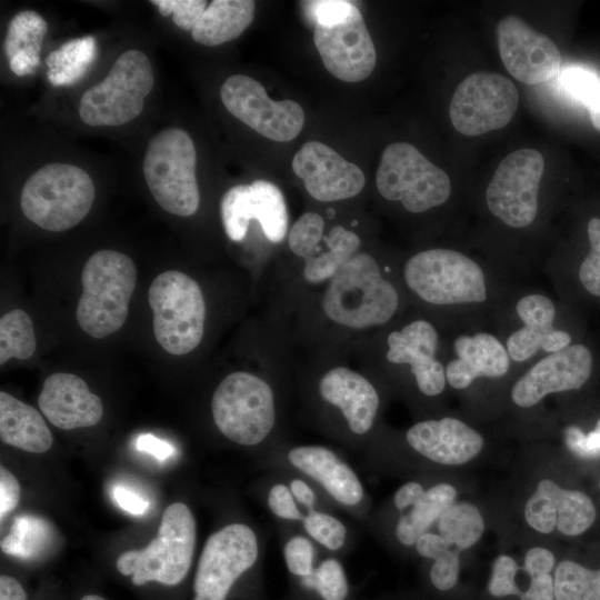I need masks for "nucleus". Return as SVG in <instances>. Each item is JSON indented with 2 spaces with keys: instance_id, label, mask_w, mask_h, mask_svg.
<instances>
[{
  "instance_id": "27",
  "label": "nucleus",
  "mask_w": 600,
  "mask_h": 600,
  "mask_svg": "<svg viewBox=\"0 0 600 600\" xmlns=\"http://www.w3.org/2000/svg\"><path fill=\"white\" fill-rule=\"evenodd\" d=\"M453 349L457 358L447 364L446 379L454 389H466L481 377L499 378L508 372V351L491 333L460 336Z\"/></svg>"
},
{
  "instance_id": "8",
  "label": "nucleus",
  "mask_w": 600,
  "mask_h": 600,
  "mask_svg": "<svg viewBox=\"0 0 600 600\" xmlns=\"http://www.w3.org/2000/svg\"><path fill=\"white\" fill-rule=\"evenodd\" d=\"M153 84L149 58L138 49H129L117 58L101 82L83 92L79 116L92 127L122 126L142 112Z\"/></svg>"
},
{
  "instance_id": "14",
  "label": "nucleus",
  "mask_w": 600,
  "mask_h": 600,
  "mask_svg": "<svg viewBox=\"0 0 600 600\" xmlns=\"http://www.w3.org/2000/svg\"><path fill=\"white\" fill-rule=\"evenodd\" d=\"M220 98L233 117L274 141L294 139L304 123V111L298 102L270 99L264 87L249 76L229 77L220 88Z\"/></svg>"
},
{
  "instance_id": "18",
  "label": "nucleus",
  "mask_w": 600,
  "mask_h": 600,
  "mask_svg": "<svg viewBox=\"0 0 600 600\" xmlns=\"http://www.w3.org/2000/svg\"><path fill=\"white\" fill-rule=\"evenodd\" d=\"M292 472L311 481L333 503L361 512L366 489L357 471L336 451L320 444H300L286 453Z\"/></svg>"
},
{
  "instance_id": "1",
  "label": "nucleus",
  "mask_w": 600,
  "mask_h": 600,
  "mask_svg": "<svg viewBox=\"0 0 600 600\" xmlns=\"http://www.w3.org/2000/svg\"><path fill=\"white\" fill-rule=\"evenodd\" d=\"M137 278L136 263L126 253L111 249L92 253L81 273L82 292L76 309L80 329L94 339L120 330L128 318Z\"/></svg>"
},
{
  "instance_id": "31",
  "label": "nucleus",
  "mask_w": 600,
  "mask_h": 600,
  "mask_svg": "<svg viewBox=\"0 0 600 600\" xmlns=\"http://www.w3.org/2000/svg\"><path fill=\"white\" fill-rule=\"evenodd\" d=\"M456 499L457 490L450 483L441 482L426 489L417 501L398 517L394 527L397 540L404 547L414 546L418 538L438 522Z\"/></svg>"
},
{
  "instance_id": "56",
  "label": "nucleus",
  "mask_w": 600,
  "mask_h": 600,
  "mask_svg": "<svg viewBox=\"0 0 600 600\" xmlns=\"http://www.w3.org/2000/svg\"><path fill=\"white\" fill-rule=\"evenodd\" d=\"M519 597L521 600H553V578L550 574L531 577L529 588Z\"/></svg>"
},
{
  "instance_id": "30",
  "label": "nucleus",
  "mask_w": 600,
  "mask_h": 600,
  "mask_svg": "<svg viewBox=\"0 0 600 600\" xmlns=\"http://www.w3.org/2000/svg\"><path fill=\"white\" fill-rule=\"evenodd\" d=\"M47 31V21L32 10L20 11L10 20L4 39V53L10 70L16 76L32 74L37 70Z\"/></svg>"
},
{
  "instance_id": "48",
  "label": "nucleus",
  "mask_w": 600,
  "mask_h": 600,
  "mask_svg": "<svg viewBox=\"0 0 600 600\" xmlns=\"http://www.w3.org/2000/svg\"><path fill=\"white\" fill-rule=\"evenodd\" d=\"M308 18L314 23L331 24L344 19L353 8V3L342 0L303 1L301 2Z\"/></svg>"
},
{
  "instance_id": "46",
  "label": "nucleus",
  "mask_w": 600,
  "mask_h": 600,
  "mask_svg": "<svg viewBox=\"0 0 600 600\" xmlns=\"http://www.w3.org/2000/svg\"><path fill=\"white\" fill-rule=\"evenodd\" d=\"M519 567L513 558L501 554L496 558L492 564V573L489 581V592L494 597H506L517 594L521 591L516 584V573Z\"/></svg>"
},
{
  "instance_id": "36",
  "label": "nucleus",
  "mask_w": 600,
  "mask_h": 600,
  "mask_svg": "<svg viewBox=\"0 0 600 600\" xmlns=\"http://www.w3.org/2000/svg\"><path fill=\"white\" fill-rule=\"evenodd\" d=\"M37 349V338L31 317L16 308L0 319V364L11 359L28 360Z\"/></svg>"
},
{
  "instance_id": "26",
  "label": "nucleus",
  "mask_w": 600,
  "mask_h": 600,
  "mask_svg": "<svg viewBox=\"0 0 600 600\" xmlns=\"http://www.w3.org/2000/svg\"><path fill=\"white\" fill-rule=\"evenodd\" d=\"M516 310L524 326L507 339V351L512 360L522 362L540 349L552 353L570 346V333L553 328L556 308L549 298L526 296L518 301Z\"/></svg>"
},
{
  "instance_id": "7",
  "label": "nucleus",
  "mask_w": 600,
  "mask_h": 600,
  "mask_svg": "<svg viewBox=\"0 0 600 600\" xmlns=\"http://www.w3.org/2000/svg\"><path fill=\"white\" fill-rule=\"evenodd\" d=\"M211 412L216 427L227 439L254 447L274 428V393L266 380L253 373L231 372L213 391Z\"/></svg>"
},
{
  "instance_id": "37",
  "label": "nucleus",
  "mask_w": 600,
  "mask_h": 600,
  "mask_svg": "<svg viewBox=\"0 0 600 600\" xmlns=\"http://www.w3.org/2000/svg\"><path fill=\"white\" fill-rule=\"evenodd\" d=\"M553 587L556 600H600V569L561 561L554 572Z\"/></svg>"
},
{
  "instance_id": "44",
  "label": "nucleus",
  "mask_w": 600,
  "mask_h": 600,
  "mask_svg": "<svg viewBox=\"0 0 600 600\" xmlns=\"http://www.w3.org/2000/svg\"><path fill=\"white\" fill-rule=\"evenodd\" d=\"M267 507L272 516L283 522L301 524L306 514L296 501L284 479L274 481L269 487Z\"/></svg>"
},
{
  "instance_id": "12",
  "label": "nucleus",
  "mask_w": 600,
  "mask_h": 600,
  "mask_svg": "<svg viewBox=\"0 0 600 600\" xmlns=\"http://www.w3.org/2000/svg\"><path fill=\"white\" fill-rule=\"evenodd\" d=\"M518 103L519 93L511 80L501 73L479 71L458 84L449 116L458 132L476 137L506 127Z\"/></svg>"
},
{
  "instance_id": "57",
  "label": "nucleus",
  "mask_w": 600,
  "mask_h": 600,
  "mask_svg": "<svg viewBox=\"0 0 600 600\" xmlns=\"http://www.w3.org/2000/svg\"><path fill=\"white\" fill-rule=\"evenodd\" d=\"M424 488L417 481H408L400 486L393 494V506L399 513L410 508L424 492Z\"/></svg>"
},
{
  "instance_id": "51",
  "label": "nucleus",
  "mask_w": 600,
  "mask_h": 600,
  "mask_svg": "<svg viewBox=\"0 0 600 600\" xmlns=\"http://www.w3.org/2000/svg\"><path fill=\"white\" fill-rule=\"evenodd\" d=\"M21 489L17 478L3 466L0 467V518L1 521L18 504Z\"/></svg>"
},
{
  "instance_id": "9",
  "label": "nucleus",
  "mask_w": 600,
  "mask_h": 600,
  "mask_svg": "<svg viewBox=\"0 0 600 600\" xmlns=\"http://www.w3.org/2000/svg\"><path fill=\"white\" fill-rule=\"evenodd\" d=\"M403 278L414 293L432 304L479 303L487 299L482 269L456 250L429 249L416 253L406 262Z\"/></svg>"
},
{
  "instance_id": "17",
  "label": "nucleus",
  "mask_w": 600,
  "mask_h": 600,
  "mask_svg": "<svg viewBox=\"0 0 600 600\" xmlns=\"http://www.w3.org/2000/svg\"><path fill=\"white\" fill-rule=\"evenodd\" d=\"M497 42L503 66L522 83L546 82L560 70L561 54L556 43L517 16L509 14L499 21Z\"/></svg>"
},
{
  "instance_id": "60",
  "label": "nucleus",
  "mask_w": 600,
  "mask_h": 600,
  "mask_svg": "<svg viewBox=\"0 0 600 600\" xmlns=\"http://www.w3.org/2000/svg\"><path fill=\"white\" fill-rule=\"evenodd\" d=\"M599 488H600V482H599Z\"/></svg>"
},
{
  "instance_id": "43",
  "label": "nucleus",
  "mask_w": 600,
  "mask_h": 600,
  "mask_svg": "<svg viewBox=\"0 0 600 600\" xmlns=\"http://www.w3.org/2000/svg\"><path fill=\"white\" fill-rule=\"evenodd\" d=\"M590 251L579 268V280L592 296L600 297V218H591L587 224Z\"/></svg>"
},
{
  "instance_id": "28",
  "label": "nucleus",
  "mask_w": 600,
  "mask_h": 600,
  "mask_svg": "<svg viewBox=\"0 0 600 600\" xmlns=\"http://www.w3.org/2000/svg\"><path fill=\"white\" fill-rule=\"evenodd\" d=\"M0 439L8 446L32 453L48 451L53 442L39 411L6 391L0 392Z\"/></svg>"
},
{
  "instance_id": "10",
  "label": "nucleus",
  "mask_w": 600,
  "mask_h": 600,
  "mask_svg": "<svg viewBox=\"0 0 600 600\" xmlns=\"http://www.w3.org/2000/svg\"><path fill=\"white\" fill-rule=\"evenodd\" d=\"M376 183L383 198L400 201L412 213L441 206L451 193L449 176L408 142L384 148Z\"/></svg>"
},
{
  "instance_id": "21",
  "label": "nucleus",
  "mask_w": 600,
  "mask_h": 600,
  "mask_svg": "<svg viewBox=\"0 0 600 600\" xmlns=\"http://www.w3.org/2000/svg\"><path fill=\"white\" fill-rule=\"evenodd\" d=\"M524 519L538 532L551 533L557 529L564 536L574 537L593 523L596 508L586 493L542 479L526 503Z\"/></svg>"
},
{
  "instance_id": "22",
  "label": "nucleus",
  "mask_w": 600,
  "mask_h": 600,
  "mask_svg": "<svg viewBox=\"0 0 600 600\" xmlns=\"http://www.w3.org/2000/svg\"><path fill=\"white\" fill-rule=\"evenodd\" d=\"M38 404L42 414L62 430L96 426L103 416L101 399L90 391L82 378L69 372L47 377Z\"/></svg>"
},
{
  "instance_id": "38",
  "label": "nucleus",
  "mask_w": 600,
  "mask_h": 600,
  "mask_svg": "<svg viewBox=\"0 0 600 600\" xmlns=\"http://www.w3.org/2000/svg\"><path fill=\"white\" fill-rule=\"evenodd\" d=\"M301 528L316 544L330 552L341 551L348 541L346 523L322 508L306 512Z\"/></svg>"
},
{
  "instance_id": "35",
  "label": "nucleus",
  "mask_w": 600,
  "mask_h": 600,
  "mask_svg": "<svg viewBox=\"0 0 600 600\" xmlns=\"http://www.w3.org/2000/svg\"><path fill=\"white\" fill-rule=\"evenodd\" d=\"M439 533L456 549L466 550L477 543L484 521L479 509L470 502H454L438 520Z\"/></svg>"
},
{
  "instance_id": "47",
  "label": "nucleus",
  "mask_w": 600,
  "mask_h": 600,
  "mask_svg": "<svg viewBox=\"0 0 600 600\" xmlns=\"http://www.w3.org/2000/svg\"><path fill=\"white\" fill-rule=\"evenodd\" d=\"M459 568V550L452 547L433 560L430 569L432 584L441 591L452 589L458 581Z\"/></svg>"
},
{
  "instance_id": "45",
  "label": "nucleus",
  "mask_w": 600,
  "mask_h": 600,
  "mask_svg": "<svg viewBox=\"0 0 600 600\" xmlns=\"http://www.w3.org/2000/svg\"><path fill=\"white\" fill-rule=\"evenodd\" d=\"M151 3L161 16H172L174 24L186 31H192L208 7L203 0H152Z\"/></svg>"
},
{
  "instance_id": "15",
  "label": "nucleus",
  "mask_w": 600,
  "mask_h": 600,
  "mask_svg": "<svg viewBox=\"0 0 600 600\" xmlns=\"http://www.w3.org/2000/svg\"><path fill=\"white\" fill-rule=\"evenodd\" d=\"M313 40L326 69L342 81H362L376 67V48L356 6L338 22L314 24Z\"/></svg>"
},
{
  "instance_id": "41",
  "label": "nucleus",
  "mask_w": 600,
  "mask_h": 600,
  "mask_svg": "<svg viewBox=\"0 0 600 600\" xmlns=\"http://www.w3.org/2000/svg\"><path fill=\"white\" fill-rule=\"evenodd\" d=\"M317 544L304 533L290 534L283 543L282 552L288 571L304 579L313 574L317 561Z\"/></svg>"
},
{
  "instance_id": "16",
  "label": "nucleus",
  "mask_w": 600,
  "mask_h": 600,
  "mask_svg": "<svg viewBox=\"0 0 600 600\" xmlns=\"http://www.w3.org/2000/svg\"><path fill=\"white\" fill-rule=\"evenodd\" d=\"M220 214L227 236L232 241L244 239L249 222L259 221L263 233L272 242H280L288 230V210L281 190L267 180L237 184L226 191L220 202Z\"/></svg>"
},
{
  "instance_id": "32",
  "label": "nucleus",
  "mask_w": 600,
  "mask_h": 600,
  "mask_svg": "<svg viewBox=\"0 0 600 600\" xmlns=\"http://www.w3.org/2000/svg\"><path fill=\"white\" fill-rule=\"evenodd\" d=\"M327 250L319 244L304 260L303 276L311 283L331 279L337 271L358 253L361 240L357 233L342 226L333 227L326 237Z\"/></svg>"
},
{
  "instance_id": "59",
  "label": "nucleus",
  "mask_w": 600,
  "mask_h": 600,
  "mask_svg": "<svg viewBox=\"0 0 600 600\" xmlns=\"http://www.w3.org/2000/svg\"><path fill=\"white\" fill-rule=\"evenodd\" d=\"M80 600H106V599L97 594H87V596H83Z\"/></svg>"
},
{
  "instance_id": "39",
  "label": "nucleus",
  "mask_w": 600,
  "mask_h": 600,
  "mask_svg": "<svg viewBox=\"0 0 600 600\" xmlns=\"http://www.w3.org/2000/svg\"><path fill=\"white\" fill-rule=\"evenodd\" d=\"M560 82L588 108L593 127L600 131V79L587 69L571 67L563 70Z\"/></svg>"
},
{
  "instance_id": "33",
  "label": "nucleus",
  "mask_w": 600,
  "mask_h": 600,
  "mask_svg": "<svg viewBox=\"0 0 600 600\" xmlns=\"http://www.w3.org/2000/svg\"><path fill=\"white\" fill-rule=\"evenodd\" d=\"M97 56V41L91 36L71 39L46 58L48 80L54 87L77 83L87 73Z\"/></svg>"
},
{
  "instance_id": "11",
  "label": "nucleus",
  "mask_w": 600,
  "mask_h": 600,
  "mask_svg": "<svg viewBox=\"0 0 600 600\" xmlns=\"http://www.w3.org/2000/svg\"><path fill=\"white\" fill-rule=\"evenodd\" d=\"M256 531L241 522L228 523L207 539L193 581V600H226L236 581L258 561Z\"/></svg>"
},
{
  "instance_id": "50",
  "label": "nucleus",
  "mask_w": 600,
  "mask_h": 600,
  "mask_svg": "<svg viewBox=\"0 0 600 600\" xmlns=\"http://www.w3.org/2000/svg\"><path fill=\"white\" fill-rule=\"evenodd\" d=\"M284 480L304 512L321 508L318 488L311 481L294 472Z\"/></svg>"
},
{
  "instance_id": "42",
  "label": "nucleus",
  "mask_w": 600,
  "mask_h": 600,
  "mask_svg": "<svg viewBox=\"0 0 600 600\" xmlns=\"http://www.w3.org/2000/svg\"><path fill=\"white\" fill-rule=\"evenodd\" d=\"M324 221L316 212L303 213L291 227L289 232L290 250L306 259L312 254L323 239Z\"/></svg>"
},
{
  "instance_id": "40",
  "label": "nucleus",
  "mask_w": 600,
  "mask_h": 600,
  "mask_svg": "<svg viewBox=\"0 0 600 600\" xmlns=\"http://www.w3.org/2000/svg\"><path fill=\"white\" fill-rule=\"evenodd\" d=\"M303 587L312 589L323 600H346L349 583L342 563L336 557L321 560L312 576L301 579Z\"/></svg>"
},
{
  "instance_id": "4",
  "label": "nucleus",
  "mask_w": 600,
  "mask_h": 600,
  "mask_svg": "<svg viewBox=\"0 0 600 600\" xmlns=\"http://www.w3.org/2000/svg\"><path fill=\"white\" fill-rule=\"evenodd\" d=\"M196 163L192 138L181 128H166L149 141L143 177L153 199L168 213L190 217L197 212L200 193Z\"/></svg>"
},
{
  "instance_id": "24",
  "label": "nucleus",
  "mask_w": 600,
  "mask_h": 600,
  "mask_svg": "<svg viewBox=\"0 0 600 600\" xmlns=\"http://www.w3.org/2000/svg\"><path fill=\"white\" fill-rule=\"evenodd\" d=\"M406 440L420 456L446 466H460L471 461L484 444L478 431L451 417L413 424L408 429Z\"/></svg>"
},
{
  "instance_id": "55",
  "label": "nucleus",
  "mask_w": 600,
  "mask_h": 600,
  "mask_svg": "<svg viewBox=\"0 0 600 600\" xmlns=\"http://www.w3.org/2000/svg\"><path fill=\"white\" fill-rule=\"evenodd\" d=\"M136 447L139 451L147 452L159 461H164L174 453V448L169 442L150 433L140 434L137 438Z\"/></svg>"
},
{
  "instance_id": "2",
  "label": "nucleus",
  "mask_w": 600,
  "mask_h": 600,
  "mask_svg": "<svg viewBox=\"0 0 600 600\" xmlns=\"http://www.w3.org/2000/svg\"><path fill=\"white\" fill-rule=\"evenodd\" d=\"M398 304L396 288L381 276L374 258L366 252H358L337 271L322 298L327 317L352 329L386 323Z\"/></svg>"
},
{
  "instance_id": "6",
  "label": "nucleus",
  "mask_w": 600,
  "mask_h": 600,
  "mask_svg": "<svg viewBox=\"0 0 600 600\" xmlns=\"http://www.w3.org/2000/svg\"><path fill=\"white\" fill-rule=\"evenodd\" d=\"M148 302L154 338L164 351L183 356L200 344L207 308L193 278L178 270L159 273L149 287Z\"/></svg>"
},
{
  "instance_id": "52",
  "label": "nucleus",
  "mask_w": 600,
  "mask_h": 600,
  "mask_svg": "<svg viewBox=\"0 0 600 600\" xmlns=\"http://www.w3.org/2000/svg\"><path fill=\"white\" fill-rule=\"evenodd\" d=\"M111 493L116 504L132 516H142L149 509L148 500L123 486L113 487Z\"/></svg>"
},
{
  "instance_id": "3",
  "label": "nucleus",
  "mask_w": 600,
  "mask_h": 600,
  "mask_svg": "<svg viewBox=\"0 0 600 600\" xmlns=\"http://www.w3.org/2000/svg\"><path fill=\"white\" fill-rule=\"evenodd\" d=\"M94 184L87 171L69 163H48L32 173L21 190L20 206L28 220L59 232L77 226L89 213Z\"/></svg>"
},
{
  "instance_id": "58",
  "label": "nucleus",
  "mask_w": 600,
  "mask_h": 600,
  "mask_svg": "<svg viewBox=\"0 0 600 600\" xmlns=\"http://www.w3.org/2000/svg\"><path fill=\"white\" fill-rule=\"evenodd\" d=\"M0 600H27L22 586L12 577H0Z\"/></svg>"
},
{
  "instance_id": "53",
  "label": "nucleus",
  "mask_w": 600,
  "mask_h": 600,
  "mask_svg": "<svg viewBox=\"0 0 600 600\" xmlns=\"http://www.w3.org/2000/svg\"><path fill=\"white\" fill-rule=\"evenodd\" d=\"M553 553L541 547H534L528 550L524 557V571L531 577L550 574L554 567Z\"/></svg>"
},
{
  "instance_id": "49",
  "label": "nucleus",
  "mask_w": 600,
  "mask_h": 600,
  "mask_svg": "<svg viewBox=\"0 0 600 600\" xmlns=\"http://www.w3.org/2000/svg\"><path fill=\"white\" fill-rule=\"evenodd\" d=\"M568 448L578 457H600V419L596 428L589 433H583L578 427H568L564 431Z\"/></svg>"
},
{
  "instance_id": "29",
  "label": "nucleus",
  "mask_w": 600,
  "mask_h": 600,
  "mask_svg": "<svg viewBox=\"0 0 600 600\" xmlns=\"http://www.w3.org/2000/svg\"><path fill=\"white\" fill-rule=\"evenodd\" d=\"M254 9L250 0H213L192 29V39L207 47L231 41L251 24Z\"/></svg>"
},
{
  "instance_id": "34",
  "label": "nucleus",
  "mask_w": 600,
  "mask_h": 600,
  "mask_svg": "<svg viewBox=\"0 0 600 600\" xmlns=\"http://www.w3.org/2000/svg\"><path fill=\"white\" fill-rule=\"evenodd\" d=\"M51 526L44 519L22 514L14 519L10 532L1 540V550L21 559H33L49 549Z\"/></svg>"
},
{
  "instance_id": "5",
  "label": "nucleus",
  "mask_w": 600,
  "mask_h": 600,
  "mask_svg": "<svg viewBox=\"0 0 600 600\" xmlns=\"http://www.w3.org/2000/svg\"><path fill=\"white\" fill-rule=\"evenodd\" d=\"M197 540V524L189 507L182 502L168 506L158 536L143 549L126 551L117 569L131 576L134 586L156 581L166 586L180 583L189 572Z\"/></svg>"
},
{
  "instance_id": "19",
  "label": "nucleus",
  "mask_w": 600,
  "mask_h": 600,
  "mask_svg": "<svg viewBox=\"0 0 600 600\" xmlns=\"http://www.w3.org/2000/svg\"><path fill=\"white\" fill-rule=\"evenodd\" d=\"M593 358L583 344L552 352L530 368L513 386L512 401L522 408L536 406L546 396L577 390L590 378Z\"/></svg>"
},
{
  "instance_id": "54",
  "label": "nucleus",
  "mask_w": 600,
  "mask_h": 600,
  "mask_svg": "<svg viewBox=\"0 0 600 600\" xmlns=\"http://www.w3.org/2000/svg\"><path fill=\"white\" fill-rule=\"evenodd\" d=\"M414 548L419 556L434 560L452 546L440 533L427 531L418 538Z\"/></svg>"
},
{
  "instance_id": "20",
  "label": "nucleus",
  "mask_w": 600,
  "mask_h": 600,
  "mask_svg": "<svg viewBox=\"0 0 600 600\" xmlns=\"http://www.w3.org/2000/svg\"><path fill=\"white\" fill-rule=\"evenodd\" d=\"M293 172L308 193L319 201H339L357 196L364 187L361 169L329 146L306 142L292 159Z\"/></svg>"
},
{
  "instance_id": "23",
  "label": "nucleus",
  "mask_w": 600,
  "mask_h": 600,
  "mask_svg": "<svg viewBox=\"0 0 600 600\" xmlns=\"http://www.w3.org/2000/svg\"><path fill=\"white\" fill-rule=\"evenodd\" d=\"M387 359L409 364L419 390L428 397L440 394L446 386V369L436 359L438 333L433 324L416 320L388 336Z\"/></svg>"
},
{
  "instance_id": "25",
  "label": "nucleus",
  "mask_w": 600,
  "mask_h": 600,
  "mask_svg": "<svg viewBox=\"0 0 600 600\" xmlns=\"http://www.w3.org/2000/svg\"><path fill=\"white\" fill-rule=\"evenodd\" d=\"M318 389L320 397L340 411L352 434L364 436L372 429L380 398L363 376L346 367H337L320 379Z\"/></svg>"
},
{
  "instance_id": "13",
  "label": "nucleus",
  "mask_w": 600,
  "mask_h": 600,
  "mask_svg": "<svg viewBox=\"0 0 600 600\" xmlns=\"http://www.w3.org/2000/svg\"><path fill=\"white\" fill-rule=\"evenodd\" d=\"M543 168V157L536 149L521 148L504 157L487 187L490 212L512 228L531 224L538 213Z\"/></svg>"
}]
</instances>
